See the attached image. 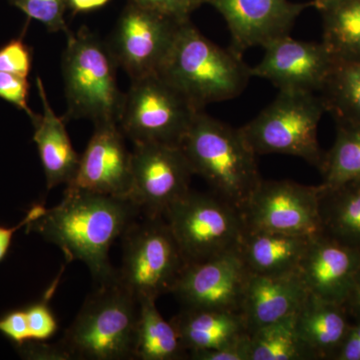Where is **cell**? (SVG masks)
<instances>
[{
    "label": "cell",
    "mask_w": 360,
    "mask_h": 360,
    "mask_svg": "<svg viewBox=\"0 0 360 360\" xmlns=\"http://www.w3.org/2000/svg\"><path fill=\"white\" fill-rule=\"evenodd\" d=\"M309 295L297 272L278 276H260L250 272L243 293L240 314L250 333L293 316Z\"/></svg>",
    "instance_id": "18"
},
{
    "label": "cell",
    "mask_w": 360,
    "mask_h": 360,
    "mask_svg": "<svg viewBox=\"0 0 360 360\" xmlns=\"http://www.w3.org/2000/svg\"><path fill=\"white\" fill-rule=\"evenodd\" d=\"M324 112L321 96L279 90L276 99L240 130L255 155L296 156L321 172L326 153L319 146L317 130Z\"/></svg>",
    "instance_id": "6"
},
{
    "label": "cell",
    "mask_w": 360,
    "mask_h": 360,
    "mask_svg": "<svg viewBox=\"0 0 360 360\" xmlns=\"http://www.w3.org/2000/svg\"><path fill=\"white\" fill-rule=\"evenodd\" d=\"M172 322L188 354L241 345L250 335L239 311L182 309Z\"/></svg>",
    "instance_id": "21"
},
{
    "label": "cell",
    "mask_w": 360,
    "mask_h": 360,
    "mask_svg": "<svg viewBox=\"0 0 360 360\" xmlns=\"http://www.w3.org/2000/svg\"><path fill=\"white\" fill-rule=\"evenodd\" d=\"M32 68V49L21 37L0 47V71L27 77Z\"/></svg>",
    "instance_id": "31"
},
{
    "label": "cell",
    "mask_w": 360,
    "mask_h": 360,
    "mask_svg": "<svg viewBox=\"0 0 360 360\" xmlns=\"http://www.w3.org/2000/svg\"><path fill=\"white\" fill-rule=\"evenodd\" d=\"M359 267V250L321 233L310 240L297 274L309 295L343 305Z\"/></svg>",
    "instance_id": "17"
},
{
    "label": "cell",
    "mask_w": 360,
    "mask_h": 360,
    "mask_svg": "<svg viewBox=\"0 0 360 360\" xmlns=\"http://www.w3.org/2000/svg\"><path fill=\"white\" fill-rule=\"evenodd\" d=\"M156 300L139 302L134 359L180 360L188 359L179 331L156 309Z\"/></svg>",
    "instance_id": "25"
},
{
    "label": "cell",
    "mask_w": 360,
    "mask_h": 360,
    "mask_svg": "<svg viewBox=\"0 0 360 360\" xmlns=\"http://www.w3.org/2000/svg\"><path fill=\"white\" fill-rule=\"evenodd\" d=\"M37 86L41 99L42 113H35L30 118L34 129L33 141L39 149L47 189L51 191L60 184L68 186L75 179L79 167L80 156L71 143L65 118L56 115L52 110L39 77H37Z\"/></svg>",
    "instance_id": "19"
},
{
    "label": "cell",
    "mask_w": 360,
    "mask_h": 360,
    "mask_svg": "<svg viewBox=\"0 0 360 360\" xmlns=\"http://www.w3.org/2000/svg\"><path fill=\"white\" fill-rule=\"evenodd\" d=\"M28 92L30 82L27 77L0 71V98L13 104L15 108L25 111L32 118L35 112L28 106Z\"/></svg>",
    "instance_id": "32"
},
{
    "label": "cell",
    "mask_w": 360,
    "mask_h": 360,
    "mask_svg": "<svg viewBox=\"0 0 360 360\" xmlns=\"http://www.w3.org/2000/svg\"><path fill=\"white\" fill-rule=\"evenodd\" d=\"M187 264H200L240 246L243 213L212 193L189 191L165 215Z\"/></svg>",
    "instance_id": "8"
},
{
    "label": "cell",
    "mask_w": 360,
    "mask_h": 360,
    "mask_svg": "<svg viewBox=\"0 0 360 360\" xmlns=\"http://www.w3.org/2000/svg\"><path fill=\"white\" fill-rule=\"evenodd\" d=\"M349 319L342 304L307 296L295 314V329L311 360H335L352 326Z\"/></svg>",
    "instance_id": "20"
},
{
    "label": "cell",
    "mask_w": 360,
    "mask_h": 360,
    "mask_svg": "<svg viewBox=\"0 0 360 360\" xmlns=\"http://www.w3.org/2000/svg\"><path fill=\"white\" fill-rule=\"evenodd\" d=\"M158 75L200 110L236 98L252 77L243 56L213 44L191 20L180 26Z\"/></svg>",
    "instance_id": "3"
},
{
    "label": "cell",
    "mask_w": 360,
    "mask_h": 360,
    "mask_svg": "<svg viewBox=\"0 0 360 360\" xmlns=\"http://www.w3.org/2000/svg\"><path fill=\"white\" fill-rule=\"evenodd\" d=\"M343 307L347 309L350 319L354 321H360V267Z\"/></svg>",
    "instance_id": "39"
},
{
    "label": "cell",
    "mask_w": 360,
    "mask_h": 360,
    "mask_svg": "<svg viewBox=\"0 0 360 360\" xmlns=\"http://www.w3.org/2000/svg\"></svg>",
    "instance_id": "41"
},
{
    "label": "cell",
    "mask_w": 360,
    "mask_h": 360,
    "mask_svg": "<svg viewBox=\"0 0 360 360\" xmlns=\"http://www.w3.org/2000/svg\"><path fill=\"white\" fill-rule=\"evenodd\" d=\"M193 174L180 146L134 143L129 200L139 206L141 215L163 217L172 203L191 191Z\"/></svg>",
    "instance_id": "11"
},
{
    "label": "cell",
    "mask_w": 360,
    "mask_h": 360,
    "mask_svg": "<svg viewBox=\"0 0 360 360\" xmlns=\"http://www.w3.org/2000/svg\"><path fill=\"white\" fill-rule=\"evenodd\" d=\"M23 359L39 360H70V354L60 342L47 343L46 341H30L18 347Z\"/></svg>",
    "instance_id": "35"
},
{
    "label": "cell",
    "mask_w": 360,
    "mask_h": 360,
    "mask_svg": "<svg viewBox=\"0 0 360 360\" xmlns=\"http://www.w3.org/2000/svg\"><path fill=\"white\" fill-rule=\"evenodd\" d=\"M319 186L322 233L360 251V180L335 188Z\"/></svg>",
    "instance_id": "24"
},
{
    "label": "cell",
    "mask_w": 360,
    "mask_h": 360,
    "mask_svg": "<svg viewBox=\"0 0 360 360\" xmlns=\"http://www.w3.org/2000/svg\"><path fill=\"white\" fill-rule=\"evenodd\" d=\"M139 302L117 281L97 285L59 342L71 359H134Z\"/></svg>",
    "instance_id": "4"
},
{
    "label": "cell",
    "mask_w": 360,
    "mask_h": 360,
    "mask_svg": "<svg viewBox=\"0 0 360 360\" xmlns=\"http://www.w3.org/2000/svg\"><path fill=\"white\" fill-rule=\"evenodd\" d=\"M319 196V186L262 179L241 210L246 231L321 234Z\"/></svg>",
    "instance_id": "10"
},
{
    "label": "cell",
    "mask_w": 360,
    "mask_h": 360,
    "mask_svg": "<svg viewBox=\"0 0 360 360\" xmlns=\"http://www.w3.org/2000/svg\"><path fill=\"white\" fill-rule=\"evenodd\" d=\"M11 4L20 8L32 20L41 22L49 32H63L68 30L65 13L68 0H8Z\"/></svg>",
    "instance_id": "30"
},
{
    "label": "cell",
    "mask_w": 360,
    "mask_h": 360,
    "mask_svg": "<svg viewBox=\"0 0 360 360\" xmlns=\"http://www.w3.org/2000/svg\"><path fill=\"white\" fill-rule=\"evenodd\" d=\"M214 7L226 21L231 51L243 56L246 49L269 44L288 35L298 16L310 2L290 0H198Z\"/></svg>",
    "instance_id": "15"
},
{
    "label": "cell",
    "mask_w": 360,
    "mask_h": 360,
    "mask_svg": "<svg viewBox=\"0 0 360 360\" xmlns=\"http://www.w3.org/2000/svg\"><path fill=\"white\" fill-rule=\"evenodd\" d=\"M108 0H68V4L75 11H89L103 6Z\"/></svg>",
    "instance_id": "40"
},
{
    "label": "cell",
    "mask_w": 360,
    "mask_h": 360,
    "mask_svg": "<svg viewBox=\"0 0 360 360\" xmlns=\"http://www.w3.org/2000/svg\"><path fill=\"white\" fill-rule=\"evenodd\" d=\"M335 360H360V321L352 322Z\"/></svg>",
    "instance_id": "38"
},
{
    "label": "cell",
    "mask_w": 360,
    "mask_h": 360,
    "mask_svg": "<svg viewBox=\"0 0 360 360\" xmlns=\"http://www.w3.org/2000/svg\"><path fill=\"white\" fill-rule=\"evenodd\" d=\"M248 360H311L295 329V315L252 331L245 342Z\"/></svg>",
    "instance_id": "26"
},
{
    "label": "cell",
    "mask_w": 360,
    "mask_h": 360,
    "mask_svg": "<svg viewBox=\"0 0 360 360\" xmlns=\"http://www.w3.org/2000/svg\"><path fill=\"white\" fill-rule=\"evenodd\" d=\"M46 207L44 205H34L26 212L25 217L13 226H1L0 225V262L6 257L7 253L11 250L13 240L16 232L23 227L27 226L32 220L39 219L44 214Z\"/></svg>",
    "instance_id": "36"
},
{
    "label": "cell",
    "mask_w": 360,
    "mask_h": 360,
    "mask_svg": "<svg viewBox=\"0 0 360 360\" xmlns=\"http://www.w3.org/2000/svg\"><path fill=\"white\" fill-rule=\"evenodd\" d=\"M312 238L283 232L245 231L239 251L251 274L285 276L297 272Z\"/></svg>",
    "instance_id": "22"
},
{
    "label": "cell",
    "mask_w": 360,
    "mask_h": 360,
    "mask_svg": "<svg viewBox=\"0 0 360 360\" xmlns=\"http://www.w3.org/2000/svg\"><path fill=\"white\" fill-rule=\"evenodd\" d=\"M246 340L241 345H234V347L189 352L188 359L193 360H248L245 348Z\"/></svg>",
    "instance_id": "37"
},
{
    "label": "cell",
    "mask_w": 360,
    "mask_h": 360,
    "mask_svg": "<svg viewBox=\"0 0 360 360\" xmlns=\"http://www.w3.org/2000/svg\"><path fill=\"white\" fill-rule=\"evenodd\" d=\"M0 333L14 343L16 348L32 341L25 307L11 310L0 317Z\"/></svg>",
    "instance_id": "33"
},
{
    "label": "cell",
    "mask_w": 360,
    "mask_h": 360,
    "mask_svg": "<svg viewBox=\"0 0 360 360\" xmlns=\"http://www.w3.org/2000/svg\"><path fill=\"white\" fill-rule=\"evenodd\" d=\"M250 274L238 248L200 264H187L172 293L182 309L240 312Z\"/></svg>",
    "instance_id": "13"
},
{
    "label": "cell",
    "mask_w": 360,
    "mask_h": 360,
    "mask_svg": "<svg viewBox=\"0 0 360 360\" xmlns=\"http://www.w3.org/2000/svg\"><path fill=\"white\" fill-rule=\"evenodd\" d=\"M321 174L324 188L360 180V124L338 123L335 144L326 153Z\"/></svg>",
    "instance_id": "28"
},
{
    "label": "cell",
    "mask_w": 360,
    "mask_h": 360,
    "mask_svg": "<svg viewBox=\"0 0 360 360\" xmlns=\"http://www.w3.org/2000/svg\"><path fill=\"white\" fill-rule=\"evenodd\" d=\"M179 146L193 174L205 179L210 193L241 212L262 179L257 155L240 129H233L200 110Z\"/></svg>",
    "instance_id": "2"
},
{
    "label": "cell",
    "mask_w": 360,
    "mask_h": 360,
    "mask_svg": "<svg viewBox=\"0 0 360 360\" xmlns=\"http://www.w3.org/2000/svg\"><path fill=\"white\" fill-rule=\"evenodd\" d=\"M184 22L134 2L120 18L108 47L131 80L158 75Z\"/></svg>",
    "instance_id": "12"
},
{
    "label": "cell",
    "mask_w": 360,
    "mask_h": 360,
    "mask_svg": "<svg viewBox=\"0 0 360 360\" xmlns=\"http://www.w3.org/2000/svg\"><path fill=\"white\" fill-rule=\"evenodd\" d=\"M80 156L75 179L66 187L115 198H129L131 191V151L116 122L97 123Z\"/></svg>",
    "instance_id": "16"
},
{
    "label": "cell",
    "mask_w": 360,
    "mask_h": 360,
    "mask_svg": "<svg viewBox=\"0 0 360 360\" xmlns=\"http://www.w3.org/2000/svg\"><path fill=\"white\" fill-rule=\"evenodd\" d=\"M264 49L262 61L250 68L251 77L269 80L279 90L321 92L336 63L322 41H302L284 35Z\"/></svg>",
    "instance_id": "14"
},
{
    "label": "cell",
    "mask_w": 360,
    "mask_h": 360,
    "mask_svg": "<svg viewBox=\"0 0 360 360\" xmlns=\"http://www.w3.org/2000/svg\"><path fill=\"white\" fill-rule=\"evenodd\" d=\"M63 73L68 111L65 122L89 118L94 124L116 122L124 94L118 89L116 63L108 44L89 28L66 34Z\"/></svg>",
    "instance_id": "5"
},
{
    "label": "cell",
    "mask_w": 360,
    "mask_h": 360,
    "mask_svg": "<svg viewBox=\"0 0 360 360\" xmlns=\"http://www.w3.org/2000/svg\"><path fill=\"white\" fill-rule=\"evenodd\" d=\"M321 96L336 122L360 124V63H336Z\"/></svg>",
    "instance_id": "27"
},
{
    "label": "cell",
    "mask_w": 360,
    "mask_h": 360,
    "mask_svg": "<svg viewBox=\"0 0 360 360\" xmlns=\"http://www.w3.org/2000/svg\"><path fill=\"white\" fill-rule=\"evenodd\" d=\"M141 215L139 206L129 198L66 187L63 200L46 208L25 229L58 246L66 262H84L97 285H103L116 281L111 245Z\"/></svg>",
    "instance_id": "1"
},
{
    "label": "cell",
    "mask_w": 360,
    "mask_h": 360,
    "mask_svg": "<svg viewBox=\"0 0 360 360\" xmlns=\"http://www.w3.org/2000/svg\"><path fill=\"white\" fill-rule=\"evenodd\" d=\"M122 240V262L116 281L139 302L172 293L186 262L165 217L142 215Z\"/></svg>",
    "instance_id": "7"
},
{
    "label": "cell",
    "mask_w": 360,
    "mask_h": 360,
    "mask_svg": "<svg viewBox=\"0 0 360 360\" xmlns=\"http://www.w3.org/2000/svg\"><path fill=\"white\" fill-rule=\"evenodd\" d=\"M322 20V44L336 63H360V0H312Z\"/></svg>",
    "instance_id": "23"
},
{
    "label": "cell",
    "mask_w": 360,
    "mask_h": 360,
    "mask_svg": "<svg viewBox=\"0 0 360 360\" xmlns=\"http://www.w3.org/2000/svg\"><path fill=\"white\" fill-rule=\"evenodd\" d=\"M200 111L160 75L131 80L118 125L134 143L179 146Z\"/></svg>",
    "instance_id": "9"
},
{
    "label": "cell",
    "mask_w": 360,
    "mask_h": 360,
    "mask_svg": "<svg viewBox=\"0 0 360 360\" xmlns=\"http://www.w3.org/2000/svg\"><path fill=\"white\" fill-rule=\"evenodd\" d=\"M61 272L45 291L41 300L25 307L32 341L49 340L58 331V319L51 309L49 302L58 288Z\"/></svg>",
    "instance_id": "29"
},
{
    "label": "cell",
    "mask_w": 360,
    "mask_h": 360,
    "mask_svg": "<svg viewBox=\"0 0 360 360\" xmlns=\"http://www.w3.org/2000/svg\"><path fill=\"white\" fill-rule=\"evenodd\" d=\"M134 4L180 21L188 20L191 13L200 6L198 0H134Z\"/></svg>",
    "instance_id": "34"
}]
</instances>
